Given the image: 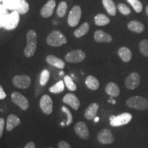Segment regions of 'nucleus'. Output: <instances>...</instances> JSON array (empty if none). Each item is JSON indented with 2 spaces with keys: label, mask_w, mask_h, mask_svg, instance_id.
I'll return each mask as SVG.
<instances>
[{
  "label": "nucleus",
  "mask_w": 148,
  "mask_h": 148,
  "mask_svg": "<svg viewBox=\"0 0 148 148\" xmlns=\"http://www.w3.org/2000/svg\"><path fill=\"white\" fill-rule=\"evenodd\" d=\"M126 105L135 110H145L148 108V99L140 96H133L127 99Z\"/></svg>",
  "instance_id": "nucleus-1"
},
{
  "label": "nucleus",
  "mask_w": 148,
  "mask_h": 148,
  "mask_svg": "<svg viewBox=\"0 0 148 148\" xmlns=\"http://www.w3.org/2000/svg\"><path fill=\"white\" fill-rule=\"evenodd\" d=\"M27 44L24 49V54L27 58H30L34 56L36 49L37 36L34 30H29L27 34Z\"/></svg>",
  "instance_id": "nucleus-2"
},
{
  "label": "nucleus",
  "mask_w": 148,
  "mask_h": 148,
  "mask_svg": "<svg viewBox=\"0 0 148 148\" xmlns=\"http://www.w3.org/2000/svg\"><path fill=\"white\" fill-rule=\"evenodd\" d=\"M66 37L58 30L52 31L47 38V44L52 47H60L63 44H66Z\"/></svg>",
  "instance_id": "nucleus-3"
},
{
  "label": "nucleus",
  "mask_w": 148,
  "mask_h": 148,
  "mask_svg": "<svg viewBox=\"0 0 148 148\" xmlns=\"http://www.w3.org/2000/svg\"><path fill=\"white\" fill-rule=\"evenodd\" d=\"M132 115L129 112H123L119 115H111L110 116V123L113 127H119L126 125L130 122Z\"/></svg>",
  "instance_id": "nucleus-4"
},
{
  "label": "nucleus",
  "mask_w": 148,
  "mask_h": 148,
  "mask_svg": "<svg viewBox=\"0 0 148 148\" xmlns=\"http://www.w3.org/2000/svg\"><path fill=\"white\" fill-rule=\"evenodd\" d=\"M82 15V10L79 5H75L70 11L68 16V24L70 27H75L79 23Z\"/></svg>",
  "instance_id": "nucleus-5"
},
{
  "label": "nucleus",
  "mask_w": 148,
  "mask_h": 148,
  "mask_svg": "<svg viewBox=\"0 0 148 148\" xmlns=\"http://www.w3.org/2000/svg\"><path fill=\"white\" fill-rule=\"evenodd\" d=\"M11 99L14 104L17 105L21 110H26L29 108V101L25 96L18 92H13L11 95Z\"/></svg>",
  "instance_id": "nucleus-6"
},
{
  "label": "nucleus",
  "mask_w": 148,
  "mask_h": 148,
  "mask_svg": "<svg viewBox=\"0 0 148 148\" xmlns=\"http://www.w3.org/2000/svg\"><path fill=\"white\" fill-rule=\"evenodd\" d=\"M86 58V53L80 49H76L70 51L65 56L66 61L71 63H78L82 62Z\"/></svg>",
  "instance_id": "nucleus-7"
},
{
  "label": "nucleus",
  "mask_w": 148,
  "mask_h": 148,
  "mask_svg": "<svg viewBox=\"0 0 148 148\" xmlns=\"http://www.w3.org/2000/svg\"><path fill=\"white\" fill-rule=\"evenodd\" d=\"M12 83L16 88L25 89L30 86L31 79L27 75H18L13 77Z\"/></svg>",
  "instance_id": "nucleus-8"
},
{
  "label": "nucleus",
  "mask_w": 148,
  "mask_h": 148,
  "mask_svg": "<svg viewBox=\"0 0 148 148\" xmlns=\"http://www.w3.org/2000/svg\"><path fill=\"white\" fill-rule=\"evenodd\" d=\"M140 83V77L136 72H132L125 78V84L127 89L134 90L139 86Z\"/></svg>",
  "instance_id": "nucleus-9"
},
{
  "label": "nucleus",
  "mask_w": 148,
  "mask_h": 148,
  "mask_svg": "<svg viewBox=\"0 0 148 148\" xmlns=\"http://www.w3.org/2000/svg\"><path fill=\"white\" fill-rule=\"evenodd\" d=\"M19 19V13L16 10H14L12 13L9 14L3 27L7 30L15 29L17 27Z\"/></svg>",
  "instance_id": "nucleus-10"
},
{
  "label": "nucleus",
  "mask_w": 148,
  "mask_h": 148,
  "mask_svg": "<svg viewBox=\"0 0 148 148\" xmlns=\"http://www.w3.org/2000/svg\"><path fill=\"white\" fill-rule=\"evenodd\" d=\"M40 107L44 113L49 115L53 111V101L48 95H44L40 99Z\"/></svg>",
  "instance_id": "nucleus-11"
},
{
  "label": "nucleus",
  "mask_w": 148,
  "mask_h": 148,
  "mask_svg": "<svg viewBox=\"0 0 148 148\" xmlns=\"http://www.w3.org/2000/svg\"><path fill=\"white\" fill-rule=\"evenodd\" d=\"M97 140L101 144H110L114 141V137L110 129L105 128L98 133Z\"/></svg>",
  "instance_id": "nucleus-12"
},
{
  "label": "nucleus",
  "mask_w": 148,
  "mask_h": 148,
  "mask_svg": "<svg viewBox=\"0 0 148 148\" xmlns=\"http://www.w3.org/2000/svg\"><path fill=\"white\" fill-rule=\"evenodd\" d=\"M75 134L82 139L87 140L90 137V133L88 128L84 121L77 122L74 127Z\"/></svg>",
  "instance_id": "nucleus-13"
},
{
  "label": "nucleus",
  "mask_w": 148,
  "mask_h": 148,
  "mask_svg": "<svg viewBox=\"0 0 148 148\" xmlns=\"http://www.w3.org/2000/svg\"><path fill=\"white\" fill-rule=\"evenodd\" d=\"M62 101L66 104L69 105L72 108L75 110H78L79 106H80V101L78 98L73 93H68L64 96Z\"/></svg>",
  "instance_id": "nucleus-14"
},
{
  "label": "nucleus",
  "mask_w": 148,
  "mask_h": 148,
  "mask_svg": "<svg viewBox=\"0 0 148 148\" xmlns=\"http://www.w3.org/2000/svg\"><path fill=\"white\" fill-rule=\"evenodd\" d=\"M56 6V1L55 0H49L47 3L44 5L41 10H40V15L43 18H48L52 15L53 10H54Z\"/></svg>",
  "instance_id": "nucleus-15"
},
{
  "label": "nucleus",
  "mask_w": 148,
  "mask_h": 148,
  "mask_svg": "<svg viewBox=\"0 0 148 148\" xmlns=\"http://www.w3.org/2000/svg\"><path fill=\"white\" fill-rule=\"evenodd\" d=\"M94 39L97 42H112V38L108 33L101 29H98L94 34Z\"/></svg>",
  "instance_id": "nucleus-16"
},
{
  "label": "nucleus",
  "mask_w": 148,
  "mask_h": 148,
  "mask_svg": "<svg viewBox=\"0 0 148 148\" xmlns=\"http://www.w3.org/2000/svg\"><path fill=\"white\" fill-rule=\"evenodd\" d=\"M99 104L97 103H90L88 108H86V111H85L84 116L86 119L88 120H92L94 119L97 116V113L98 109H99Z\"/></svg>",
  "instance_id": "nucleus-17"
},
{
  "label": "nucleus",
  "mask_w": 148,
  "mask_h": 148,
  "mask_svg": "<svg viewBox=\"0 0 148 148\" xmlns=\"http://www.w3.org/2000/svg\"><path fill=\"white\" fill-rule=\"evenodd\" d=\"M46 61L51 66H56V67L59 68V69H63L64 67V62L62 59L58 58L53 55H48L46 57Z\"/></svg>",
  "instance_id": "nucleus-18"
},
{
  "label": "nucleus",
  "mask_w": 148,
  "mask_h": 148,
  "mask_svg": "<svg viewBox=\"0 0 148 148\" xmlns=\"http://www.w3.org/2000/svg\"><path fill=\"white\" fill-rule=\"evenodd\" d=\"M21 123V121L18 119V116H16L15 114H10L8 116L6 121V130L7 131L10 132L12 131L14 127L18 126Z\"/></svg>",
  "instance_id": "nucleus-19"
},
{
  "label": "nucleus",
  "mask_w": 148,
  "mask_h": 148,
  "mask_svg": "<svg viewBox=\"0 0 148 148\" xmlns=\"http://www.w3.org/2000/svg\"><path fill=\"white\" fill-rule=\"evenodd\" d=\"M106 92L110 97H116L119 95L120 89L116 83L110 82L108 83L106 86Z\"/></svg>",
  "instance_id": "nucleus-20"
},
{
  "label": "nucleus",
  "mask_w": 148,
  "mask_h": 148,
  "mask_svg": "<svg viewBox=\"0 0 148 148\" xmlns=\"http://www.w3.org/2000/svg\"><path fill=\"white\" fill-rule=\"evenodd\" d=\"M127 28L133 32L142 33L145 29V25L141 22L138 21H131L127 23Z\"/></svg>",
  "instance_id": "nucleus-21"
},
{
  "label": "nucleus",
  "mask_w": 148,
  "mask_h": 148,
  "mask_svg": "<svg viewBox=\"0 0 148 148\" xmlns=\"http://www.w3.org/2000/svg\"><path fill=\"white\" fill-rule=\"evenodd\" d=\"M118 55L123 62H128L131 60L132 54L130 49L126 47H122L118 50Z\"/></svg>",
  "instance_id": "nucleus-22"
},
{
  "label": "nucleus",
  "mask_w": 148,
  "mask_h": 148,
  "mask_svg": "<svg viewBox=\"0 0 148 148\" xmlns=\"http://www.w3.org/2000/svg\"><path fill=\"white\" fill-rule=\"evenodd\" d=\"M85 84L90 90H97L99 87V82L95 77L92 75H88L85 79Z\"/></svg>",
  "instance_id": "nucleus-23"
},
{
  "label": "nucleus",
  "mask_w": 148,
  "mask_h": 148,
  "mask_svg": "<svg viewBox=\"0 0 148 148\" xmlns=\"http://www.w3.org/2000/svg\"><path fill=\"white\" fill-rule=\"evenodd\" d=\"M102 3L107 12L111 16H115L116 13V6L112 0H102Z\"/></svg>",
  "instance_id": "nucleus-24"
},
{
  "label": "nucleus",
  "mask_w": 148,
  "mask_h": 148,
  "mask_svg": "<svg viewBox=\"0 0 148 148\" xmlns=\"http://www.w3.org/2000/svg\"><path fill=\"white\" fill-rule=\"evenodd\" d=\"M110 20L103 14H98L95 16V23L98 26H104L110 23Z\"/></svg>",
  "instance_id": "nucleus-25"
},
{
  "label": "nucleus",
  "mask_w": 148,
  "mask_h": 148,
  "mask_svg": "<svg viewBox=\"0 0 148 148\" xmlns=\"http://www.w3.org/2000/svg\"><path fill=\"white\" fill-rule=\"evenodd\" d=\"M89 30V24L87 22H85L81 25L79 28L75 29L74 32V36L76 38H80L85 35Z\"/></svg>",
  "instance_id": "nucleus-26"
},
{
  "label": "nucleus",
  "mask_w": 148,
  "mask_h": 148,
  "mask_svg": "<svg viewBox=\"0 0 148 148\" xmlns=\"http://www.w3.org/2000/svg\"><path fill=\"white\" fill-rule=\"evenodd\" d=\"M3 5L8 10H16L19 7V0H3Z\"/></svg>",
  "instance_id": "nucleus-27"
},
{
  "label": "nucleus",
  "mask_w": 148,
  "mask_h": 148,
  "mask_svg": "<svg viewBox=\"0 0 148 148\" xmlns=\"http://www.w3.org/2000/svg\"><path fill=\"white\" fill-rule=\"evenodd\" d=\"M8 15V9L5 8L3 4L0 5V28L4 26Z\"/></svg>",
  "instance_id": "nucleus-28"
},
{
  "label": "nucleus",
  "mask_w": 148,
  "mask_h": 148,
  "mask_svg": "<svg viewBox=\"0 0 148 148\" xmlns=\"http://www.w3.org/2000/svg\"><path fill=\"white\" fill-rule=\"evenodd\" d=\"M64 90V82L63 81L60 80L56 83L54 85H53L52 86H51L49 88V91L52 93H60V92H63Z\"/></svg>",
  "instance_id": "nucleus-29"
},
{
  "label": "nucleus",
  "mask_w": 148,
  "mask_h": 148,
  "mask_svg": "<svg viewBox=\"0 0 148 148\" xmlns=\"http://www.w3.org/2000/svg\"><path fill=\"white\" fill-rule=\"evenodd\" d=\"M64 82L65 84L66 88L71 91H75L77 89V86L75 83L73 82V79L69 75H65L64 77Z\"/></svg>",
  "instance_id": "nucleus-30"
},
{
  "label": "nucleus",
  "mask_w": 148,
  "mask_h": 148,
  "mask_svg": "<svg viewBox=\"0 0 148 148\" xmlns=\"http://www.w3.org/2000/svg\"><path fill=\"white\" fill-rule=\"evenodd\" d=\"M16 11L20 14H26L29 11V4L25 0H19V7Z\"/></svg>",
  "instance_id": "nucleus-31"
},
{
  "label": "nucleus",
  "mask_w": 148,
  "mask_h": 148,
  "mask_svg": "<svg viewBox=\"0 0 148 148\" xmlns=\"http://www.w3.org/2000/svg\"><path fill=\"white\" fill-rule=\"evenodd\" d=\"M127 1L132 5L134 11L137 13H140L143 10V5L138 0H127Z\"/></svg>",
  "instance_id": "nucleus-32"
},
{
  "label": "nucleus",
  "mask_w": 148,
  "mask_h": 148,
  "mask_svg": "<svg viewBox=\"0 0 148 148\" xmlns=\"http://www.w3.org/2000/svg\"><path fill=\"white\" fill-rule=\"evenodd\" d=\"M66 10H67V4L65 1H62L58 5V8H57L56 13L59 17H63L65 15Z\"/></svg>",
  "instance_id": "nucleus-33"
},
{
  "label": "nucleus",
  "mask_w": 148,
  "mask_h": 148,
  "mask_svg": "<svg viewBox=\"0 0 148 148\" xmlns=\"http://www.w3.org/2000/svg\"><path fill=\"white\" fill-rule=\"evenodd\" d=\"M139 50L140 52L144 56L148 57V40L143 39L139 43Z\"/></svg>",
  "instance_id": "nucleus-34"
},
{
  "label": "nucleus",
  "mask_w": 148,
  "mask_h": 148,
  "mask_svg": "<svg viewBox=\"0 0 148 148\" xmlns=\"http://www.w3.org/2000/svg\"><path fill=\"white\" fill-rule=\"evenodd\" d=\"M49 77H50V74L48 70L45 69L43 70L40 73V84L41 86H45L47 84L48 81H49Z\"/></svg>",
  "instance_id": "nucleus-35"
},
{
  "label": "nucleus",
  "mask_w": 148,
  "mask_h": 148,
  "mask_svg": "<svg viewBox=\"0 0 148 148\" xmlns=\"http://www.w3.org/2000/svg\"><path fill=\"white\" fill-rule=\"evenodd\" d=\"M117 8L118 10H119L122 14H123V15L127 16L129 15V14L131 13L130 9V8L127 5L124 4V3H119V4L117 5Z\"/></svg>",
  "instance_id": "nucleus-36"
},
{
  "label": "nucleus",
  "mask_w": 148,
  "mask_h": 148,
  "mask_svg": "<svg viewBox=\"0 0 148 148\" xmlns=\"http://www.w3.org/2000/svg\"><path fill=\"white\" fill-rule=\"evenodd\" d=\"M62 110L65 113L66 115H67V121H66V125H69L73 121V116H72V114L70 112V110H69V108H66V106H62Z\"/></svg>",
  "instance_id": "nucleus-37"
},
{
  "label": "nucleus",
  "mask_w": 148,
  "mask_h": 148,
  "mask_svg": "<svg viewBox=\"0 0 148 148\" xmlns=\"http://www.w3.org/2000/svg\"><path fill=\"white\" fill-rule=\"evenodd\" d=\"M58 148H71V145H69V143L64 140H61L58 143Z\"/></svg>",
  "instance_id": "nucleus-38"
},
{
  "label": "nucleus",
  "mask_w": 148,
  "mask_h": 148,
  "mask_svg": "<svg viewBox=\"0 0 148 148\" xmlns=\"http://www.w3.org/2000/svg\"><path fill=\"white\" fill-rule=\"evenodd\" d=\"M4 123L5 121L3 118H0V138L3 135V128H4Z\"/></svg>",
  "instance_id": "nucleus-39"
},
{
  "label": "nucleus",
  "mask_w": 148,
  "mask_h": 148,
  "mask_svg": "<svg viewBox=\"0 0 148 148\" xmlns=\"http://www.w3.org/2000/svg\"><path fill=\"white\" fill-rule=\"evenodd\" d=\"M6 94H5L4 90H3L2 86L0 85V99H5V98L6 97Z\"/></svg>",
  "instance_id": "nucleus-40"
},
{
  "label": "nucleus",
  "mask_w": 148,
  "mask_h": 148,
  "mask_svg": "<svg viewBox=\"0 0 148 148\" xmlns=\"http://www.w3.org/2000/svg\"><path fill=\"white\" fill-rule=\"evenodd\" d=\"M23 148H36V145H35L34 143L33 142H29L26 144V145Z\"/></svg>",
  "instance_id": "nucleus-41"
},
{
  "label": "nucleus",
  "mask_w": 148,
  "mask_h": 148,
  "mask_svg": "<svg viewBox=\"0 0 148 148\" xmlns=\"http://www.w3.org/2000/svg\"><path fill=\"white\" fill-rule=\"evenodd\" d=\"M145 12H146V14H147V15L148 16V5L147 7H146V9H145Z\"/></svg>",
  "instance_id": "nucleus-42"
},
{
  "label": "nucleus",
  "mask_w": 148,
  "mask_h": 148,
  "mask_svg": "<svg viewBox=\"0 0 148 148\" xmlns=\"http://www.w3.org/2000/svg\"><path fill=\"white\" fill-rule=\"evenodd\" d=\"M94 119H95V122H98V121H99V117H95Z\"/></svg>",
  "instance_id": "nucleus-43"
},
{
  "label": "nucleus",
  "mask_w": 148,
  "mask_h": 148,
  "mask_svg": "<svg viewBox=\"0 0 148 148\" xmlns=\"http://www.w3.org/2000/svg\"><path fill=\"white\" fill-rule=\"evenodd\" d=\"M63 72H60V75H63Z\"/></svg>",
  "instance_id": "nucleus-44"
},
{
  "label": "nucleus",
  "mask_w": 148,
  "mask_h": 148,
  "mask_svg": "<svg viewBox=\"0 0 148 148\" xmlns=\"http://www.w3.org/2000/svg\"><path fill=\"white\" fill-rule=\"evenodd\" d=\"M3 0H0V2H1V1H3Z\"/></svg>",
  "instance_id": "nucleus-45"
},
{
  "label": "nucleus",
  "mask_w": 148,
  "mask_h": 148,
  "mask_svg": "<svg viewBox=\"0 0 148 148\" xmlns=\"http://www.w3.org/2000/svg\"><path fill=\"white\" fill-rule=\"evenodd\" d=\"M49 148H52V147H49Z\"/></svg>",
  "instance_id": "nucleus-46"
}]
</instances>
